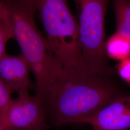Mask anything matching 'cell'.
<instances>
[{"label": "cell", "mask_w": 130, "mask_h": 130, "mask_svg": "<svg viewBox=\"0 0 130 130\" xmlns=\"http://www.w3.org/2000/svg\"><path fill=\"white\" fill-rule=\"evenodd\" d=\"M12 38H14V33L6 14L5 19L0 21V59L6 53V44Z\"/></svg>", "instance_id": "8fae6325"}, {"label": "cell", "mask_w": 130, "mask_h": 130, "mask_svg": "<svg viewBox=\"0 0 130 130\" xmlns=\"http://www.w3.org/2000/svg\"><path fill=\"white\" fill-rule=\"evenodd\" d=\"M113 77L63 66L43 100L52 123H75L125 95Z\"/></svg>", "instance_id": "6da1fadb"}, {"label": "cell", "mask_w": 130, "mask_h": 130, "mask_svg": "<svg viewBox=\"0 0 130 130\" xmlns=\"http://www.w3.org/2000/svg\"><path fill=\"white\" fill-rule=\"evenodd\" d=\"M3 3L14 39L35 77V95L43 100L60 74L63 65L37 27L33 0H6Z\"/></svg>", "instance_id": "7a4b0ae2"}, {"label": "cell", "mask_w": 130, "mask_h": 130, "mask_svg": "<svg viewBox=\"0 0 130 130\" xmlns=\"http://www.w3.org/2000/svg\"><path fill=\"white\" fill-rule=\"evenodd\" d=\"M75 123H86L92 130H126L130 128V96L118 98L92 116Z\"/></svg>", "instance_id": "8992f818"}, {"label": "cell", "mask_w": 130, "mask_h": 130, "mask_svg": "<svg viewBox=\"0 0 130 130\" xmlns=\"http://www.w3.org/2000/svg\"><path fill=\"white\" fill-rule=\"evenodd\" d=\"M29 70L22 55L11 56L6 53L0 59V79L12 92L28 91L32 88Z\"/></svg>", "instance_id": "52a82bcc"}, {"label": "cell", "mask_w": 130, "mask_h": 130, "mask_svg": "<svg viewBox=\"0 0 130 130\" xmlns=\"http://www.w3.org/2000/svg\"><path fill=\"white\" fill-rule=\"evenodd\" d=\"M117 68L121 78L130 84V57L121 61Z\"/></svg>", "instance_id": "7c38bea8"}, {"label": "cell", "mask_w": 130, "mask_h": 130, "mask_svg": "<svg viewBox=\"0 0 130 130\" xmlns=\"http://www.w3.org/2000/svg\"><path fill=\"white\" fill-rule=\"evenodd\" d=\"M107 56L122 61L130 57V39L115 32L106 42Z\"/></svg>", "instance_id": "ba28073f"}, {"label": "cell", "mask_w": 130, "mask_h": 130, "mask_svg": "<svg viewBox=\"0 0 130 130\" xmlns=\"http://www.w3.org/2000/svg\"><path fill=\"white\" fill-rule=\"evenodd\" d=\"M0 130H6L4 126L0 123Z\"/></svg>", "instance_id": "5bb4252c"}, {"label": "cell", "mask_w": 130, "mask_h": 130, "mask_svg": "<svg viewBox=\"0 0 130 130\" xmlns=\"http://www.w3.org/2000/svg\"><path fill=\"white\" fill-rule=\"evenodd\" d=\"M116 16V32L130 39V0H112Z\"/></svg>", "instance_id": "9c48e42d"}, {"label": "cell", "mask_w": 130, "mask_h": 130, "mask_svg": "<svg viewBox=\"0 0 130 130\" xmlns=\"http://www.w3.org/2000/svg\"><path fill=\"white\" fill-rule=\"evenodd\" d=\"M12 91L0 79V123L5 121L6 112L12 100Z\"/></svg>", "instance_id": "30bf717a"}, {"label": "cell", "mask_w": 130, "mask_h": 130, "mask_svg": "<svg viewBox=\"0 0 130 130\" xmlns=\"http://www.w3.org/2000/svg\"><path fill=\"white\" fill-rule=\"evenodd\" d=\"M109 1L74 0L84 65L95 73L113 76L105 48V17Z\"/></svg>", "instance_id": "277c9868"}, {"label": "cell", "mask_w": 130, "mask_h": 130, "mask_svg": "<svg viewBox=\"0 0 130 130\" xmlns=\"http://www.w3.org/2000/svg\"><path fill=\"white\" fill-rule=\"evenodd\" d=\"M6 17V10L5 5L3 3L0 1V21L5 19Z\"/></svg>", "instance_id": "4fadbf2b"}, {"label": "cell", "mask_w": 130, "mask_h": 130, "mask_svg": "<svg viewBox=\"0 0 130 130\" xmlns=\"http://www.w3.org/2000/svg\"><path fill=\"white\" fill-rule=\"evenodd\" d=\"M5 1H6V0H0V1H1V2H4Z\"/></svg>", "instance_id": "9a60e30c"}, {"label": "cell", "mask_w": 130, "mask_h": 130, "mask_svg": "<svg viewBox=\"0 0 130 130\" xmlns=\"http://www.w3.org/2000/svg\"><path fill=\"white\" fill-rule=\"evenodd\" d=\"M47 40L63 66L79 70L84 65L77 20L67 0H33Z\"/></svg>", "instance_id": "3957f363"}, {"label": "cell", "mask_w": 130, "mask_h": 130, "mask_svg": "<svg viewBox=\"0 0 130 130\" xmlns=\"http://www.w3.org/2000/svg\"><path fill=\"white\" fill-rule=\"evenodd\" d=\"M46 114L43 100L30 95L28 90L22 91L12 99L2 125L5 129L47 130Z\"/></svg>", "instance_id": "5b68a950"}, {"label": "cell", "mask_w": 130, "mask_h": 130, "mask_svg": "<svg viewBox=\"0 0 130 130\" xmlns=\"http://www.w3.org/2000/svg\"><path fill=\"white\" fill-rule=\"evenodd\" d=\"M6 130H14V129H7Z\"/></svg>", "instance_id": "2e32d148"}]
</instances>
